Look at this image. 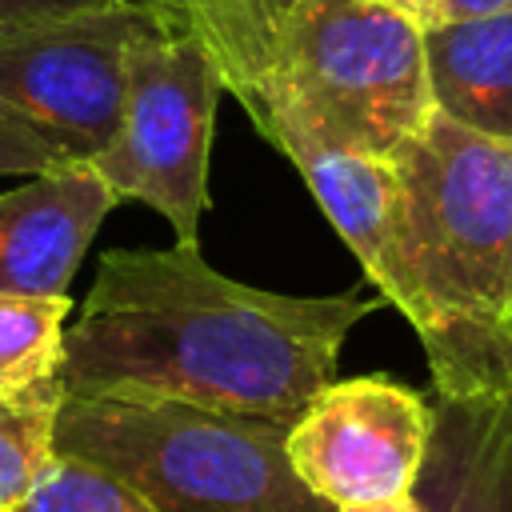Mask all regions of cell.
Masks as SVG:
<instances>
[{
	"mask_svg": "<svg viewBox=\"0 0 512 512\" xmlns=\"http://www.w3.org/2000/svg\"><path fill=\"white\" fill-rule=\"evenodd\" d=\"M60 404V380L0 396V512H12L48 468Z\"/></svg>",
	"mask_w": 512,
	"mask_h": 512,
	"instance_id": "5bb4252c",
	"label": "cell"
},
{
	"mask_svg": "<svg viewBox=\"0 0 512 512\" xmlns=\"http://www.w3.org/2000/svg\"><path fill=\"white\" fill-rule=\"evenodd\" d=\"M12 512H156V508L100 464L68 452H52L32 492Z\"/></svg>",
	"mask_w": 512,
	"mask_h": 512,
	"instance_id": "9a60e30c",
	"label": "cell"
},
{
	"mask_svg": "<svg viewBox=\"0 0 512 512\" xmlns=\"http://www.w3.org/2000/svg\"><path fill=\"white\" fill-rule=\"evenodd\" d=\"M404 256L428 308L436 400L512 388V140L440 112L392 152Z\"/></svg>",
	"mask_w": 512,
	"mask_h": 512,
	"instance_id": "7a4b0ae2",
	"label": "cell"
},
{
	"mask_svg": "<svg viewBox=\"0 0 512 512\" xmlns=\"http://www.w3.org/2000/svg\"><path fill=\"white\" fill-rule=\"evenodd\" d=\"M88 4H100V0H0V24L28 20V16H56V12L88 8Z\"/></svg>",
	"mask_w": 512,
	"mask_h": 512,
	"instance_id": "ac0fdd59",
	"label": "cell"
},
{
	"mask_svg": "<svg viewBox=\"0 0 512 512\" xmlns=\"http://www.w3.org/2000/svg\"><path fill=\"white\" fill-rule=\"evenodd\" d=\"M412 500L424 512H512L508 396L432 404V436Z\"/></svg>",
	"mask_w": 512,
	"mask_h": 512,
	"instance_id": "30bf717a",
	"label": "cell"
},
{
	"mask_svg": "<svg viewBox=\"0 0 512 512\" xmlns=\"http://www.w3.org/2000/svg\"><path fill=\"white\" fill-rule=\"evenodd\" d=\"M284 116L328 148L392 160L432 116L424 24L388 0H300L272 28L248 116Z\"/></svg>",
	"mask_w": 512,
	"mask_h": 512,
	"instance_id": "277c9868",
	"label": "cell"
},
{
	"mask_svg": "<svg viewBox=\"0 0 512 512\" xmlns=\"http://www.w3.org/2000/svg\"><path fill=\"white\" fill-rule=\"evenodd\" d=\"M432 436V404L392 376L324 384L288 424L296 480L332 508L412 496Z\"/></svg>",
	"mask_w": 512,
	"mask_h": 512,
	"instance_id": "52a82bcc",
	"label": "cell"
},
{
	"mask_svg": "<svg viewBox=\"0 0 512 512\" xmlns=\"http://www.w3.org/2000/svg\"><path fill=\"white\" fill-rule=\"evenodd\" d=\"M68 312H72L68 296L0 292V396L60 376Z\"/></svg>",
	"mask_w": 512,
	"mask_h": 512,
	"instance_id": "4fadbf2b",
	"label": "cell"
},
{
	"mask_svg": "<svg viewBox=\"0 0 512 512\" xmlns=\"http://www.w3.org/2000/svg\"><path fill=\"white\" fill-rule=\"evenodd\" d=\"M488 12H512V0H432L428 20H464V16H488Z\"/></svg>",
	"mask_w": 512,
	"mask_h": 512,
	"instance_id": "e0dca14e",
	"label": "cell"
},
{
	"mask_svg": "<svg viewBox=\"0 0 512 512\" xmlns=\"http://www.w3.org/2000/svg\"><path fill=\"white\" fill-rule=\"evenodd\" d=\"M508 332H512V316H508ZM508 404H512V388H508Z\"/></svg>",
	"mask_w": 512,
	"mask_h": 512,
	"instance_id": "7402d4cb",
	"label": "cell"
},
{
	"mask_svg": "<svg viewBox=\"0 0 512 512\" xmlns=\"http://www.w3.org/2000/svg\"><path fill=\"white\" fill-rule=\"evenodd\" d=\"M336 512H424L412 496H396V500H380V504H352V508H336Z\"/></svg>",
	"mask_w": 512,
	"mask_h": 512,
	"instance_id": "d6986e66",
	"label": "cell"
},
{
	"mask_svg": "<svg viewBox=\"0 0 512 512\" xmlns=\"http://www.w3.org/2000/svg\"><path fill=\"white\" fill-rule=\"evenodd\" d=\"M56 164H68L60 148L0 104V176H36Z\"/></svg>",
	"mask_w": 512,
	"mask_h": 512,
	"instance_id": "2e32d148",
	"label": "cell"
},
{
	"mask_svg": "<svg viewBox=\"0 0 512 512\" xmlns=\"http://www.w3.org/2000/svg\"><path fill=\"white\" fill-rule=\"evenodd\" d=\"M120 204L88 160H68L0 192V292L68 296L96 228Z\"/></svg>",
	"mask_w": 512,
	"mask_h": 512,
	"instance_id": "9c48e42d",
	"label": "cell"
},
{
	"mask_svg": "<svg viewBox=\"0 0 512 512\" xmlns=\"http://www.w3.org/2000/svg\"><path fill=\"white\" fill-rule=\"evenodd\" d=\"M164 28L196 36L224 76V92L244 104L260 100L272 64V24L260 0H132Z\"/></svg>",
	"mask_w": 512,
	"mask_h": 512,
	"instance_id": "7c38bea8",
	"label": "cell"
},
{
	"mask_svg": "<svg viewBox=\"0 0 512 512\" xmlns=\"http://www.w3.org/2000/svg\"><path fill=\"white\" fill-rule=\"evenodd\" d=\"M376 296H284L216 272L200 244L112 248L64 328V396L180 400L292 424L336 380Z\"/></svg>",
	"mask_w": 512,
	"mask_h": 512,
	"instance_id": "6da1fadb",
	"label": "cell"
},
{
	"mask_svg": "<svg viewBox=\"0 0 512 512\" xmlns=\"http://www.w3.org/2000/svg\"><path fill=\"white\" fill-rule=\"evenodd\" d=\"M220 96L224 76L208 48L188 32L152 24L124 56L120 128L88 160L120 200L156 208L180 244H196L200 236Z\"/></svg>",
	"mask_w": 512,
	"mask_h": 512,
	"instance_id": "5b68a950",
	"label": "cell"
},
{
	"mask_svg": "<svg viewBox=\"0 0 512 512\" xmlns=\"http://www.w3.org/2000/svg\"><path fill=\"white\" fill-rule=\"evenodd\" d=\"M252 124L296 164V172L312 188L316 204L324 208L328 224L344 236V244L360 260L364 276L380 288V300H388L412 324V332L424 340L428 308H424V296H420L408 256H404L392 160L328 148L316 136H308L300 124L272 116V112L256 116Z\"/></svg>",
	"mask_w": 512,
	"mask_h": 512,
	"instance_id": "ba28073f",
	"label": "cell"
},
{
	"mask_svg": "<svg viewBox=\"0 0 512 512\" xmlns=\"http://www.w3.org/2000/svg\"><path fill=\"white\" fill-rule=\"evenodd\" d=\"M288 424L180 400L64 396L56 452L100 464L156 512H336L284 452Z\"/></svg>",
	"mask_w": 512,
	"mask_h": 512,
	"instance_id": "3957f363",
	"label": "cell"
},
{
	"mask_svg": "<svg viewBox=\"0 0 512 512\" xmlns=\"http://www.w3.org/2000/svg\"><path fill=\"white\" fill-rule=\"evenodd\" d=\"M260 4H264V16H268V24L276 28V24H280V20H284V16H288V12H292L300 0H260Z\"/></svg>",
	"mask_w": 512,
	"mask_h": 512,
	"instance_id": "ffe728a7",
	"label": "cell"
},
{
	"mask_svg": "<svg viewBox=\"0 0 512 512\" xmlns=\"http://www.w3.org/2000/svg\"><path fill=\"white\" fill-rule=\"evenodd\" d=\"M388 4H396L400 12H408V16L420 20V24L428 20V8H432V0H388Z\"/></svg>",
	"mask_w": 512,
	"mask_h": 512,
	"instance_id": "44dd1931",
	"label": "cell"
},
{
	"mask_svg": "<svg viewBox=\"0 0 512 512\" xmlns=\"http://www.w3.org/2000/svg\"><path fill=\"white\" fill-rule=\"evenodd\" d=\"M152 24L132 0L0 24V104L64 160H96L120 128L128 44Z\"/></svg>",
	"mask_w": 512,
	"mask_h": 512,
	"instance_id": "8992f818",
	"label": "cell"
},
{
	"mask_svg": "<svg viewBox=\"0 0 512 512\" xmlns=\"http://www.w3.org/2000/svg\"><path fill=\"white\" fill-rule=\"evenodd\" d=\"M424 72L432 112L512 140V12L424 24Z\"/></svg>",
	"mask_w": 512,
	"mask_h": 512,
	"instance_id": "8fae6325",
	"label": "cell"
}]
</instances>
